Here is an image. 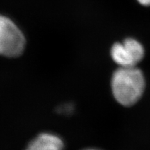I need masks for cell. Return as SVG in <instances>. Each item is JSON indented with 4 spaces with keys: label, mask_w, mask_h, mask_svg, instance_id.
<instances>
[{
    "label": "cell",
    "mask_w": 150,
    "mask_h": 150,
    "mask_svg": "<svg viewBox=\"0 0 150 150\" xmlns=\"http://www.w3.org/2000/svg\"><path fill=\"white\" fill-rule=\"evenodd\" d=\"M111 86L116 100L123 106H129L142 96L145 86V78L136 67H120L112 75Z\"/></svg>",
    "instance_id": "6da1fadb"
},
{
    "label": "cell",
    "mask_w": 150,
    "mask_h": 150,
    "mask_svg": "<svg viewBox=\"0 0 150 150\" xmlns=\"http://www.w3.org/2000/svg\"><path fill=\"white\" fill-rule=\"evenodd\" d=\"M25 38L11 19L0 15V55L17 57L24 51Z\"/></svg>",
    "instance_id": "7a4b0ae2"
},
{
    "label": "cell",
    "mask_w": 150,
    "mask_h": 150,
    "mask_svg": "<svg viewBox=\"0 0 150 150\" xmlns=\"http://www.w3.org/2000/svg\"><path fill=\"white\" fill-rule=\"evenodd\" d=\"M143 47L135 39H126L122 43H115L111 49V56L120 67H136L143 58Z\"/></svg>",
    "instance_id": "3957f363"
},
{
    "label": "cell",
    "mask_w": 150,
    "mask_h": 150,
    "mask_svg": "<svg viewBox=\"0 0 150 150\" xmlns=\"http://www.w3.org/2000/svg\"><path fill=\"white\" fill-rule=\"evenodd\" d=\"M63 140L56 135L43 133L29 143L26 150H63Z\"/></svg>",
    "instance_id": "277c9868"
},
{
    "label": "cell",
    "mask_w": 150,
    "mask_h": 150,
    "mask_svg": "<svg viewBox=\"0 0 150 150\" xmlns=\"http://www.w3.org/2000/svg\"><path fill=\"white\" fill-rule=\"evenodd\" d=\"M140 4L143 6H150V0H137Z\"/></svg>",
    "instance_id": "5b68a950"
},
{
    "label": "cell",
    "mask_w": 150,
    "mask_h": 150,
    "mask_svg": "<svg viewBox=\"0 0 150 150\" xmlns=\"http://www.w3.org/2000/svg\"><path fill=\"white\" fill-rule=\"evenodd\" d=\"M86 150H97V149H86Z\"/></svg>",
    "instance_id": "8992f818"
}]
</instances>
